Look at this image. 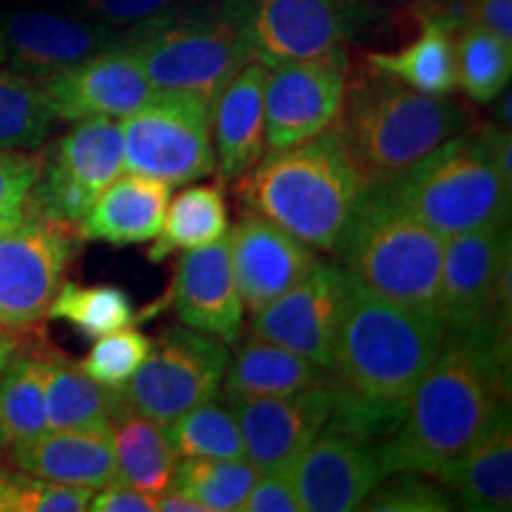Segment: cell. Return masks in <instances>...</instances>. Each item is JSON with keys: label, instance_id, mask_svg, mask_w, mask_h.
I'll list each match as a JSON object with an SVG mask.
<instances>
[{"label": "cell", "instance_id": "1", "mask_svg": "<svg viewBox=\"0 0 512 512\" xmlns=\"http://www.w3.org/2000/svg\"><path fill=\"white\" fill-rule=\"evenodd\" d=\"M446 337L437 309L375 297L351 280L328 368V425L382 441L401 425L408 403Z\"/></svg>", "mask_w": 512, "mask_h": 512}, {"label": "cell", "instance_id": "2", "mask_svg": "<svg viewBox=\"0 0 512 512\" xmlns=\"http://www.w3.org/2000/svg\"><path fill=\"white\" fill-rule=\"evenodd\" d=\"M510 339L512 332L498 328L494 318L446 330L401 425L380 441L387 475L413 470L439 479L456 463L491 406L510 396Z\"/></svg>", "mask_w": 512, "mask_h": 512}, {"label": "cell", "instance_id": "3", "mask_svg": "<svg viewBox=\"0 0 512 512\" xmlns=\"http://www.w3.org/2000/svg\"><path fill=\"white\" fill-rule=\"evenodd\" d=\"M363 181L337 126L266 152L235 181L242 211L275 223L320 252H335Z\"/></svg>", "mask_w": 512, "mask_h": 512}, {"label": "cell", "instance_id": "4", "mask_svg": "<svg viewBox=\"0 0 512 512\" xmlns=\"http://www.w3.org/2000/svg\"><path fill=\"white\" fill-rule=\"evenodd\" d=\"M444 245L441 235L394 200L387 183H366L332 254L375 297L437 309Z\"/></svg>", "mask_w": 512, "mask_h": 512}, {"label": "cell", "instance_id": "5", "mask_svg": "<svg viewBox=\"0 0 512 512\" xmlns=\"http://www.w3.org/2000/svg\"><path fill=\"white\" fill-rule=\"evenodd\" d=\"M470 119L463 102L413 91L392 76L373 72L347 88L335 126L363 181L384 183L470 128Z\"/></svg>", "mask_w": 512, "mask_h": 512}, {"label": "cell", "instance_id": "6", "mask_svg": "<svg viewBox=\"0 0 512 512\" xmlns=\"http://www.w3.org/2000/svg\"><path fill=\"white\" fill-rule=\"evenodd\" d=\"M384 183L401 207L444 240L510 221L512 188L491 159L486 126L465 128Z\"/></svg>", "mask_w": 512, "mask_h": 512}, {"label": "cell", "instance_id": "7", "mask_svg": "<svg viewBox=\"0 0 512 512\" xmlns=\"http://www.w3.org/2000/svg\"><path fill=\"white\" fill-rule=\"evenodd\" d=\"M124 43L136 53L155 91L195 93L211 102L252 62L247 41L221 10L185 15L178 8L126 31Z\"/></svg>", "mask_w": 512, "mask_h": 512}, {"label": "cell", "instance_id": "8", "mask_svg": "<svg viewBox=\"0 0 512 512\" xmlns=\"http://www.w3.org/2000/svg\"><path fill=\"white\" fill-rule=\"evenodd\" d=\"M211 105L195 93L155 91L121 119L124 169L157 181L188 185L216 171Z\"/></svg>", "mask_w": 512, "mask_h": 512}, {"label": "cell", "instance_id": "9", "mask_svg": "<svg viewBox=\"0 0 512 512\" xmlns=\"http://www.w3.org/2000/svg\"><path fill=\"white\" fill-rule=\"evenodd\" d=\"M230 363L228 344L188 325H169L152 339L143 366L117 389L121 406L169 425L219 396Z\"/></svg>", "mask_w": 512, "mask_h": 512}, {"label": "cell", "instance_id": "10", "mask_svg": "<svg viewBox=\"0 0 512 512\" xmlns=\"http://www.w3.org/2000/svg\"><path fill=\"white\" fill-rule=\"evenodd\" d=\"M124 171V131L112 117L74 121L48 155L24 207L79 226L102 190Z\"/></svg>", "mask_w": 512, "mask_h": 512}, {"label": "cell", "instance_id": "11", "mask_svg": "<svg viewBox=\"0 0 512 512\" xmlns=\"http://www.w3.org/2000/svg\"><path fill=\"white\" fill-rule=\"evenodd\" d=\"M219 10L266 67L347 46L363 22L361 0H221Z\"/></svg>", "mask_w": 512, "mask_h": 512}, {"label": "cell", "instance_id": "12", "mask_svg": "<svg viewBox=\"0 0 512 512\" xmlns=\"http://www.w3.org/2000/svg\"><path fill=\"white\" fill-rule=\"evenodd\" d=\"M347 88V46L268 67L264 81L266 152L306 143L335 126Z\"/></svg>", "mask_w": 512, "mask_h": 512}, {"label": "cell", "instance_id": "13", "mask_svg": "<svg viewBox=\"0 0 512 512\" xmlns=\"http://www.w3.org/2000/svg\"><path fill=\"white\" fill-rule=\"evenodd\" d=\"M76 238L79 226L29 209L17 228L0 235V328L22 330L48 316Z\"/></svg>", "mask_w": 512, "mask_h": 512}, {"label": "cell", "instance_id": "14", "mask_svg": "<svg viewBox=\"0 0 512 512\" xmlns=\"http://www.w3.org/2000/svg\"><path fill=\"white\" fill-rule=\"evenodd\" d=\"M349 290L347 271L318 259L299 283L252 313L249 335L280 344L328 370Z\"/></svg>", "mask_w": 512, "mask_h": 512}, {"label": "cell", "instance_id": "15", "mask_svg": "<svg viewBox=\"0 0 512 512\" xmlns=\"http://www.w3.org/2000/svg\"><path fill=\"white\" fill-rule=\"evenodd\" d=\"M384 477L380 441L332 427H323L292 465L302 512L361 510Z\"/></svg>", "mask_w": 512, "mask_h": 512}, {"label": "cell", "instance_id": "16", "mask_svg": "<svg viewBox=\"0 0 512 512\" xmlns=\"http://www.w3.org/2000/svg\"><path fill=\"white\" fill-rule=\"evenodd\" d=\"M223 403L238 420L245 458L259 472L292 467L323 432L332 411L328 387L285 396H238Z\"/></svg>", "mask_w": 512, "mask_h": 512}, {"label": "cell", "instance_id": "17", "mask_svg": "<svg viewBox=\"0 0 512 512\" xmlns=\"http://www.w3.org/2000/svg\"><path fill=\"white\" fill-rule=\"evenodd\" d=\"M38 83L48 95L55 119L64 121L124 119L155 93L143 64L126 43Z\"/></svg>", "mask_w": 512, "mask_h": 512}, {"label": "cell", "instance_id": "18", "mask_svg": "<svg viewBox=\"0 0 512 512\" xmlns=\"http://www.w3.org/2000/svg\"><path fill=\"white\" fill-rule=\"evenodd\" d=\"M8 64L29 79L43 81L93 55L124 43V31L110 29L100 22L50 15V12H10L0 17Z\"/></svg>", "mask_w": 512, "mask_h": 512}, {"label": "cell", "instance_id": "19", "mask_svg": "<svg viewBox=\"0 0 512 512\" xmlns=\"http://www.w3.org/2000/svg\"><path fill=\"white\" fill-rule=\"evenodd\" d=\"M169 304L188 328L219 337L228 347L240 342L245 306L230 266L228 235L181 256L164 304L152 309Z\"/></svg>", "mask_w": 512, "mask_h": 512}, {"label": "cell", "instance_id": "20", "mask_svg": "<svg viewBox=\"0 0 512 512\" xmlns=\"http://www.w3.org/2000/svg\"><path fill=\"white\" fill-rule=\"evenodd\" d=\"M228 252L242 306L256 313L309 273L313 247L275 223L245 211L228 233Z\"/></svg>", "mask_w": 512, "mask_h": 512}, {"label": "cell", "instance_id": "21", "mask_svg": "<svg viewBox=\"0 0 512 512\" xmlns=\"http://www.w3.org/2000/svg\"><path fill=\"white\" fill-rule=\"evenodd\" d=\"M508 254H512L510 221L446 240L437 304L446 330H463L491 320L496 278Z\"/></svg>", "mask_w": 512, "mask_h": 512}, {"label": "cell", "instance_id": "22", "mask_svg": "<svg viewBox=\"0 0 512 512\" xmlns=\"http://www.w3.org/2000/svg\"><path fill=\"white\" fill-rule=\"evenodd\" d=\"M439 482L456 494L460 508L503 512L512 508V413L510 396H501L470 446Z\"/></svg>", "mask_w": 512, "mask_h": 512}, {"label": "cell", "instance_id": "23", "mask_svg": "<svg viewBox=\"0 0 512 512\" xmlns=\"http://www.w3.org/2000/svg\"><path fill=\"white\" fill-rule=\"evenodd\" d=\"M268 67L247 62L211 105V140L223 185L240 181L264 157V81Z\"/></svg>", "mask_w": 512, "mask_h": 512}, {"label": "cell", "instance_id": "24", "mask_svg": "<svg viewBox=\"0 0 512 512\" xmlns=\"http://www.w3.org/2000/svg\"><path fill=\"white\" fill-rule=\"evenodd\" d=\"M10 460L27 475L50 482L102 489L119 482L110 432L48 430L10 448Z\"/></svg>", "mask_w": 512, "mask_h": 512}, {"label": "cell", "instance_id": "25", "mask_svg": "<svg viewBox=\"0 0 512 512\" xmlns=\"http://www.w3.org/2000/svg\"><path fill=\"white\" fill-rule=\"evenodd\" d=\"M169 200V183L133 171L119 174L83 216L79 235L83 240L107 242L114 247L152 242L162 228Z\"/></svg>", "mask_w": 512, "mask_h": 512}, {"label": "cell", "instance_id": "26", "mask_svg": "<svg viewBox=\"0 0 512 512\" xmlns=\"http://www.w3.org/2000/svg\"><path fill=\"white\" fill-rule=\"evenodd\" d=\"M328 380V370L318 363L268 339L247 335L238 342L233 361L228 363L219 394L221 399L285 396L328 387Z\"/></svg>", "mask_w": 512, "mask_h": 512}, {"label": "cell", "instance_id": "27", "mask_svg": "<svg viewBox=\"0 0 512 512\" xmlns=\"http://www.w3.org/2000/svg\"><path fill=\"white\" fill-rule=\"evenodd\" d=\"M43 363L48 430L110 432L117 389H105L57 349L38 351Z\"/></svg>", "mask_w": 512, "mask_h": 512}, {"label": "cell", "instance_id": "28", "mask_svg": "<svg viewBox=\"0 0 512 512\" xmlns=\"http://www.w3.org/2000/svg\"><path fill=\"white\" fill-rule=\"evenodd\" d=\"M112 446L119 482L147 494L169 489L178 456L166 437V425L121 406L112 413Z\"/></svg>", "mask_w": 512, "mask_h": 512}, {"label": "cell", "instance_id": "29", "mask_svg": "<svg viewBox=\"0 0 512 512\" xmlns=\"http://www.w3.org/2000/svg\"><path fill=\"white\" fill-rule=\"evenodd\" d=\"M420 34L392 53H370L368 67L427 95H451L456 79V36L439 24L418 19Z\"/></svg>", "mask_w": 512, "mask_h": 512}, {"label": "cell", "instance_id": "30", "mask_svg": "<svg viewBox=\"0 0 512 512\" xmlns=\"http://www.w3.org/2000/svg\"><path fill=\"white\" fill-rule=\"evenodd\" d=\"M226 233L228 207L223 190L219 185H192L166 204L162 228L147 249V259L162 264L171 254L209 245Z\"/></svg>", "mask_w": 512, "mask_h": 512}, {"label": "cell", "instance_id": "31", "mask_svg": "<svg viewBox=\"0 0 512 512\" xmlns=\"http://www.w3.org/2000/svg\"><path fill=\"white\" fill-rule=\"evenodd\" d=\"M48 432L43 363L38 354H12L0 373V451Z\"/></svg>", "mask_w": 512, "mask_h": 512}, {"label": "cell", "instance_id": "32", "mask_svg": "<svg viewBox=\"0 0 512 512\" xmlns=\"http://www.w3.org/2000/svg\"><path fill=\"white\" fill-rule=\"evenodd\" d=\"M261 472L247 458H178L169 489H176L204 512H240Z\"/></svg>", "mask_w": 512, "mask_h": 512}, {"label": "cell", "instance_id": "33", "mask_svg": "<svg viewBox=\"0 0 512 512\" xmlns=\"http://www.w3.org/2000/svg\"><path fill=\"white\" fill-rule=\"evenodd\" d=\"M53 121L41 83L0 64V150H36L46 143Z\"/></svg>", "mask_w": 512, "mask_h": 512}, {"label": "cell", "instance_id": "34", "mask_svg": "<svg viewBox=\"0 0 512 512\" xmlns=\"http://www.w3.org/2000/svg\"><path fill=\"white\" fill-rule=\"evenodd\" d=\"M512 46L484 27L467 24L456 34L458 88L472 102L489 105L510 86Z\"/></svg>", "mask_w": 512, "mask_h": 512}, {"label": "cell", "instance_id": "35", "mask_svg": "<svg viewBox=\"0 0 512 512\" xmlns=\"http://www.w3.org/2000/svg\"><path fill=\"white\" fill-rule=\"evenodd\" d=\"M48 316L64 320L83 337L98 339L110 332L124 330L136 320L131 297L114 285H76L62 283Z\"/></svg>", "mask_w": 512, "mask_h": 512}, {"label": "cell", "instance_id": "36", "mask_svg": "<svg viewBox=\"0 0 512 512\" xmlns=\"http://www.w3.org/2000/svg\"><path fill=\"white\" fill-rule=\"evenodd\" d=\"M178 458H245V441L235 415L214 399L166 425Z\"/></svg>", "mask_w": 512, "mask_h": 512}, {"label": "cell", "instance_id": "37", "mask_svg": "<svg viewBox=\"0 0 512 512\" xmlns=\"http://www.w3.org/2000/svg\"><path fill=\"white\" fill-rule=\"evenodd\" d=\"M152 349V337L136 328L110 332L98 337L88 356L79 363L83 373L105 389H121L136 375Z\"/></svg>", "mask_w": 512, "mask_h": 512}, {"label": "cell", "instance_id": "38", "mask_svg": "<svg viewBox=\"0 0 512 512\" xmlns=\"http://www.w3.org/2000/svg\"><path fill=\"white\" fill-rule=\"evenodd\" d=\"M361 510L373 512H448L456 501L439 479L413 470L392 472L370 491Z\"/></svg>", "mask_w": 512, "mask_h": 512}, {"label": "cell", "instance_id": "39", "mask_svg": "<svg viewBox=\"0 0 512 512\" xmlns=\"http://www.w3.org/2000/svg\"><path fill=\"white\" fill-rule=\"evenodd\" d=\"M95 489L50 482V479L8 472L3 512H83L91 505Z\"/></svg>", "mask_w": 512, "mask_h": 512}, {"label": "cell", "instance_id": "40", "mask_svg": "<svg viewBox=\"0 0 512 512\" xmlns=\"http://www.w3.org/2000/svg\"><path fill=\"white\" fill-rule=\"evenodd\" d=\"M83 12L93 17V22L117 31H131L152 19L169 15L181 8V0H79Z\"/></svg>", "mask_w": 512, "mask_h": 512}, {"label": "cell", "instance_id": "41", "mask_svg": "<svg viewBox=\"0 0 512 512\" xmlns=\"http://www.w3.org/2000/svg\"><path fill=\"white\" fill-rule=\"evenodd\" d=\"M41 157L19 150H0V214L22 209L29 190L34 188Z\"/></svg>", "mask_w": 512, "mask_h": 512}, {"label": "cell", "instance_id": "42", "mask_svg": "<svg viewBox=\"0 0 512 512\" xmlns=\"http://www.w3.org/2000/svg\"><path fill=\"white\" fill-rule=\"evenodd\" d=\"M240 512H302L292 467L278 472H261Z\"/></svg>", "mask_w": 512, "mask_h": 512}, {"label": "cell", "instance_id": "43", "mask_svg": "<svg viewBox=\"0 0 512 512\" xmlns=\"http://www.w3.org/2000/svg\"><path fill=\"white\" fill-rule=\"evenodd\" d=\"M88 510L93 512H155L157 494L133 489L124 482L102 486L100 494H93Z\"/></svg>", "mask_w": 512, "mask_h": 512}, {"label": "cell", "instance_id": "44", "mask_svg": "<svg viewBox=\"0 0 512 512\" xmlns=\"http://www.w3.org/2000/svg\"><path fill=\"white\" fill-rule=\"evenodd\" d=\"M470 10L472 0H418L415 3V17L439 24L453 36L470 24Z\"/></svg>", "mask_w": 512, "mask_h": 512}, {"label": "cell", "instance_id": "45", "mask_svg": "<svg viewBox=\"0 0 512 512\" xmlns=\"http://www.w3.org/2000/svg\"><path fill=\"white\" fill-rule=\"evenodd\" d=\"M470 24L484 27L512 46V0H472Z\"/></svg>", "mask_w": 512, "mask_h": 512}, {"label": "cell", "instance_id": "46", "mask_svg": "<svg viewBox=\"0 0 512 512\" xmlns=\"http://www.w3.org/2000/svg\"><path fill=\"white\" fill-rule=\"evenodd\" d=\"M157 510L159 512H204L200 503L192 501V498H188L176 489H164L162 494H157Z\"/></svg>", "mask_w": 512, "mask_h": 512}, {"label": "cell", "instance_id": "47", "mask_svg": "<svg viewBox=\"0 0 512 512\" xmlns=\"http://www.w3.org/2000/svg\"><path fill=\"white\" fill-rule=\"evenodd\" d=\"M24 216H27V209H15V211H3L0 214V235L10 233L12 228H17L19 223L24 221Z\"/></svg>", "mask_w": 512, "mask_h": 512}, {"label": "cell", "instance_id": "48", "mask_svg": "<svg viewBox=\"0 0 512 512\" xmlns=\"http://www.w3.org/2000/svg\"><path fill=\"white\" fill-rule=\"evenodd\" d=\"M12 354H15V342H12V337H8L0 328V373H3L5 366L10 363Z\"/></svg>", "mask_w": 512, "mask_h": 512}, {"label": "cell", "instance_id": "49", "mask_svg": "<svg viewBox=\"0 0 512 512\" xmlns=\"http://www.w3.org/2000/svg\"><path fill=\"white\" fill-rule=\"evenodd\" d=\"M503 93H505V98L501 102V107H498V119H501V124L505 128H510V91L505 88Z\"/></svg>", "mask_w": 512, "mask_h": 512}, {"label": "cell", "instance_id": "50", "mask_svg": "<svg viewBox=\"0 0 512 512\" xmlns=\"http://www.w3.org/2000/svg\"><path fill=\"white\" fill-rule=\"evenodd\" d=\"M0 64H8V43H5L3 29H0Z\"/></svg>", "mask_w": 512, "mask_h": 512}, {"label": "cell", "instance_id": "51", "mask_svg": "<svg viewBox=\"0 0 512 512\" xmlns=\"http://www.w3.org/2000/svg\"><path fill=\"white\" fill-rule=\"evenodd\" d=\"M5 477H8V470L0 467V512H3V496H5Z\"/></svg>", "mask_w": 512, "mask_h": 512}]
</instances>
